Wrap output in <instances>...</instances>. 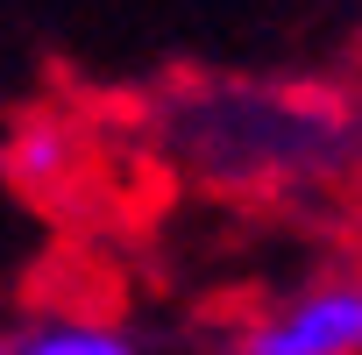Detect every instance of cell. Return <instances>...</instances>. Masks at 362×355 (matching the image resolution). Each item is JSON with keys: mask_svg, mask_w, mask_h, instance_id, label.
Segmentation results:
<instances>
[{"mask_svg": "<svg viewBox=\"0 0 362 355\" xmlns=\"http://www.w3.org/2000/svg\"><path fill=\"white\" fill-rule=\"evenodd\" d=\"M8 355H142V341L114 320H78V313H50L36 327H22L8 341Z\"/></svg>", "mask_w": 362, "mask_h": 355, "instance_id": "7a4b0ae2", "label": "cell"}, {"mask_svg": "<svg viewBox=\"0 0 362 355\" xmlns=\"http://www.w3.org/2000/svg\"><path fill=\"white\" fill-rule=\"evenodd\" d=\"M228 355H362V270H327L256 305Z\"/></svg>", "mask_w": 362, "mask_h": 355, "instance_id": "6da1fadb", "label": "cell"}]
</instances>
